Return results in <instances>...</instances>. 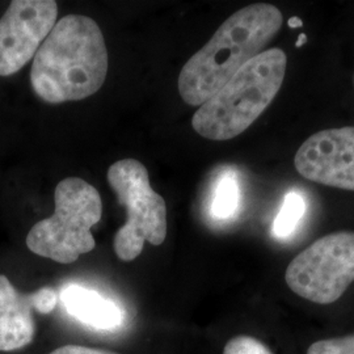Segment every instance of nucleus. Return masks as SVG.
Instances as JSON below:
<instances>
[{"label": "nucleus", "mask_w": 354, "mask_h": 354, "mask_svg": "<svg viewBox=\"0 0 354 354\" xmlns=\"http://www.w3.org/2000/svg\"><path fill=\"white\" fill-rule=\"evenodd\" d=\"M223 354H273L264 342L252 336H236L226 344Z\"/></svg>", "instance_id": "obj_14"}, {"label": "nucleus", "mask_w": 354, "mask_h": 354, "mask_svg": "<svg viewBox=\"0 0 354 354\" xmlns=\"http://www.w3.org/2000/svg\"><path fill=\"white\" fill-rule=\"evenodd\" d=\"M59 299L71 317L92 328L102 330L118 328L125 319V311L120 304L102 297L97 291L80 285L64 288L59 292Z\"/></svg>", "instance_id": "obj_10"}, {"label": "nucleus", "mask_w": 354, "mask_h": 354, "mask_svg": "<svg viewBox=\"0 0 354 354\" xmlns=\"http://www.w3.org/2000/svg\"><path fill=\"white\" fill-rule=\"evenodd\" d=\"M241 200V190L236 176L231 172L219 178L212 203V214L216 219H228L236 214Z\"/></svg>", "instance_id": "obj_11"}, {"label": "nucleus", "mask_w": 354, "mask_h": 354, "mask_svg": "<svg viewBox=\"0 0 354 354\" xmlns=\"http://www.w3.org/2000/svg\"><path fill=\"white\" fill-rule=\"evenodd\" d=\"M304 26V23H302V20L299 17H291L290 20H289V26L290 28H299V26Z\"/></svg>", "instance_id": "obj_16"}, {"label": "nucleus", "mask_w": 354, "mask_h": 354, "mask_svg": "<svg viewBox=\"0 0 354 354\" xmlns=\"http://www.w3.org/2000/svg\"><path fill=\"white\" fill-rule=\"evenodd\" d=\"M50 354H117L108 351H100V349H92V348H86L80 345H64L55 351H53Z\"/></svg>", "instance_id": "obj_15"}, {"label": "nucleus", "mask_w": 354, "mask_h": 354, "mask_svg": "<svg viewBox=\"0 0 354 354\" xmlns=\"http://www.w3.org/2000/svg\"><path fill=\"white\" fill-rule=\"evenodd\" d=\"M285 279L292 292L310 302H336L354 281V232L326 235L291 260Z\"/></svg>", "instance_id": "obj_6"}, {"label": "nucleus", "mask_w": 354, "mask_h": 354, "mask_svg": "<svg viewBox=\"0 0 354 354\" xmlns=\"http://www.w3.org/2000/svg\"><path fill=\"white\" fill-rule=\"evenodd\" d=\"M353 82H354V79H353Z\"/></svg>", "instance_id": "obj_18"}, {"label": "nucleus", "mask_w": 354, "mask_h": 354, "mask_svg": "<svg viewBox=\"0 0 354 354\" xmlns=\"http://www.w3.org/2000/svg\"><path fill=\"white\" fill-rule=\"evenodd\" d=\"M306 210L304 196L298 192H289L273 223V234L277 238H288L298 227Z\"/></svg>", "instance_id": "obj_12"}, {"label": "nucleus", "mask_w": 354, "mask_h": 354, "mask_svg": "<svg viewBox=\"0 0 354 354\" xmlns=\"http://www.w3.org/2000/svg\"><path fill=\"white\" fill-rule=\"evenodd\" d=\"M54 200V214L30 228L26 245L38 256L71 264L96 245L91 228L102 219V198L87 181L68 177L57 185Z\"/></svg>", "instance_id": "obj_4"}, {"label": "nucleus", "mask_w": 354, "mask_h": 354, "mask_svg": "<svg viewBox=\"0 0 354 354\" xmlns=\"http://www.w3.org/2000/svg\"><path fill=\"white\" fill-rule=\"evenodd\" d=\"M294 165L298 174L310 181L354 190V127L313 134L295 153Z\"/></svg>", "instance_id": "obj_8"}, {"label": "nucleus", "mask_w": 354, "mask_h": 354, "mask_svg": "<svg viewBox=\"0 0 354 354\" xmlns=\"http://www.w3.org/2000/svg\"><path fill=\"white\" fill-rule=\"evenodd\" d=\"M306 42H307V36H306V35H301V36L298 37V41L295 42V46H297V48H301Z\"/></svg>", "instance_id": "obj_17"}, {"label": "nucleus", "mask_w": 354, "mask_h": 354, "mask_svg": "<svg viewBox=\"0 0 354 354\" xmlns=\"http://www.w3.org/2000/svg\"><path fill=\"white\" fill-rule=\"evenodd\" d=\"M288 57L279 48L260 53L193 115L194 131L210 140H230L245 131L277 96Z\"/></svg>", "instance_id": "obj_3"}, {"label": "nucleus", "mask_w": 354, "mask_h": 354, "mask_svg": "<svg viewBox=\"0 0 354 354\" xmlns=\"http://www.w3.org/2000/svg\"><path fill=\"white\" fill-rule=\"evenodd\" d=\"M108 74V50L95 20L68 15L53 26L39 46L30 83L39 99L62 104L87 99L102 88Z\"/></svg>", "instance_id": "obj_1"}, {"label": "nucleus", "mask_w": 354, "mask_h": 354, "mask_svg": "<svg viewBox=\"0 0 354 354\" xmlns=\"http://www.w3.org/2000/svg\"><path fill=\"white\" fill-rule=\"evenodd\" d=\"M58 304V294L51 288L23 294L11 281L0 274V352H13L35 339L33 310L50 314Z\"/></svg>", "instance_id": "obj_9"}, {"label": "nucleus", "mask_w": 354, "mask_h": 354, "mask_svg": "<svg viewBox=\"0 0 354 354\" xmlns=\"http://www.w3.org/2000/svg\"><path fill=\"white\" fill-rule=\"evenodd\" d=\"M108 181L127 210V222L114 236V251L122 261H133L143 251L146 241L152 245L165 243V198L152 189L146 167L136 159H124L111 165Z\"/></svg>", "instance_id": "obj_5"}, {"label": "nucleus", "mask_w": 354, "mask_h": 354, "mask_svg": "<svg viewBox=\"0 0 354 354\" xmlns=\"http://www.w3.org/2000/svg\"><path fill=\"white\" fill-rule=\"evenodd\" d=\"M307 354H354V335L319 340L310 345Z\"/></svg>", "instance_id": "obj_13"}, {"label": "nucleus", "mask_w": 354, "mask_h": 354, "mask_svg": "<svg viewBox=\"0 0 354 354\" xmlns=\"http://www.w3.org/2000/svg\"><path fill=\"white\" fill-rule=\"evenodd\" d=\"M282 26L277 7L257 3L231 15L214 36L184 64L178 92L192 106H201L244 64L257 57Z\"/></svg>", "instance_id": "obj_2"}, {"label": "nucleus", "mask_w": 354, "mask_h": 354, "mask_svg": "<svg viewBox=\"0 0 354 354\" xmlns=\"http://www.w3.org/2000/svg\"><path fill=\"white\" fill-rule=\"evenodd\" d=\"M58 16L54 0H13L0 19V76L19 73L49 36Z\"/></svg>", "instance_id": "obj_7"}]
</instances>
